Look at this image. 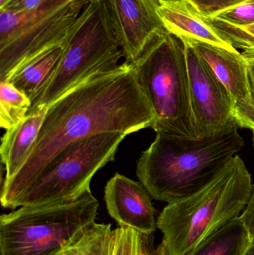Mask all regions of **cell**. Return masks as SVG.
Listing matches in <instances>:
<instances>
[{
    "mask_svg": "<svg viewBox=\"0 0 254 255\" xmlns=\"http://www.w3.org/2000/svg\"><path fill=\"white\" fill-rule=\"evenodd\" d=\"M154 115L130 63L94 75L52 103L23 167L3 182V208L13 204L49 162L72 142L94 134L128 135L152 127Z\"/></svg>",
    "mask_w": 254,
    "mask_h": 255,
    "instance_id": "cell-1",
    "label": "cell"
},
{
    "mask_svg": "<svg viewBox=\"0 0 254 255\" xmlns=\"http://www.w3.org/2000/svg\"><path fill=\"white\" fill-rule=\"evenodd\" d=\"M244 144L238 128L195 138L157 133L137 175L153 199L173 203L205 187Z\"/></svg>",
    "mask_w": 254,
    "mask_h": 255,
    "instance_id": "cell-2",
    "label": "cell"
},
{
    "mask_svg": "<svg viewBox=\"0 0 254 255\" xmlns=\"http://www.w3.org/2000/svg\"><path fill=\"white\" fill-rule=\"evenodd\" d=\"M253 187L244 161L236 155L205 187L185 199L168 204L158 220L167 255L188 254L240 217Z\"/></svg>",
    "mask_w": 254,
    "mask_h": 255,
    "instance_id": "cell-3",
    "label": "cell"
},
{
    "mask_svg": "<svg viewBox=\"0 0 254 255\" xmlns=\"http://www.w3.org/2000/svg\"><path fill=\"white\" fill-rule=\"evenodd\" d=\"M130 64L153 112L151 128L156 133L198 137L183 42L163 30Z\"/></svg>",
    "mask_w": 254,
    "mask_h": 255,
    "instance_id": "cell-4",
    "label": "cell"
},
{
    "mask_svg": "<svg viewBox=\"0 0 254 255\" xmlns=\"http://www.w3.org/2000/svg\"><path fill=\"white\" fill-rule=\"evenodd\" d=\"M91 190L71 202L21 207L0 218L1 255H59L95 223Z\"/></svg>",
    "mask_w": 254,
    "mask_h": 255,
    "instance_id": "cell-5",
    "label": "cell"
},
{
    "mask_svg": "<svg viewBox=\"0 0 254 255\" xmlns=\"http://www.w3.org/2000/svg\"><path fill=\"white\" fill-rule=\"evenodd\" d=\"M123 52L104 0H88L78 18L49 86L28 115L47 109L61 96L94 75L116 68Z\"/></svg>",
    "mask_w": 254,
    "mask_h": 255,
    "instance_id": "cell-6",
    "label": "cell"
},
{
    "mask_svg": "<svg viewBox=\"0 0 254 255\" xmlns=\"http://www.w3.org/2000/svg\"><path fill=\"white\" fill-rule=\"evenodd\" d=\"M127 135L102 133L69 144L14 202L12 209L71 202L90 190L92 177L109 162Z\"/></svg>",
    "mask_w": 254,
    "mask_h": 255,
    "instance_id": "cell-7",
    "label": "cell"
},
{
    "mask_svg": "<svg viewBox=\"0 0 254 255\" xmlns=\"http://www.w3.org/2000/svg\"><path fill=\"white\" fill-rule=\"evenodd\" d=\"M87 1L49 0L23 13L0 10V82L45 52L65 46Z\"/></svg>",
    "mask_w": 254,
    "mask_h": 255,
    "instance_id": "cell-8",
    "label": "cell"
},
{
    "mask_svg": "<svg viewBox=\"0 0 254 255\" xmlns=\"http://www.w3.org/2000/svg\"><path fill=\"white\" fill-rule=\"evenodd\" d=\"M183 43L191 106L199 136L239 128L234 116V97L193 46L187 42Z\"/></svg>",
    "mask_w": 254,
    "mask_h": 255,
    "instance_id": "cell-9",
    "label": "cell"
},
{
    "mask_svg": "<svg viewBox=\"0 0 254 255\" xmlns=\"http://www.w3.org/2000/svg\"><path fill=\"white\" fill-rule=\"evenodd\" d=\"M104 2L126 62L134 61L149 40L165 29L158 13L159 0H104Z\"/></svg>",
    "mask_w": 254,
    "mask_h": 255,
    "instance_id": "cell-10",
    "label": "cell"
},
{
    "mask_svg": "<svg viewBox=\"0 0 254 255\" xmlns=\"http://www.w3.org/2000/svg\"><path fill=\"white\" fill-rule=\"evenodd\" d=\"M152 196L141 182L116 173L106 184L104 201L109 214L120 227L149 236L158 227Z\"/></svg>",
    "mask_w": 254,
    "mask_h": 255,
    "instance_id": "cell-11",
    "label": "cell"
},
{
    "mask_svg": "<svg viewBox=\"0 0 254 255\" xmlns=\"http://www.w3.org/2000/svg\"><path fill=\"white\" fill-rule=\"evenodd\" d=\"M158 13L165 29L183 42L205 43L230 50L237 49L213 20L189 0L160 1Z\"/></svg>",
    "mask_w": 254,
    "mask_h": 255,
    "instance_id": "cell-12",
    "label": "cell"
},
{
    "mask_svg": "<svg viewBox=\"0 0 254 255\" xmlns=\"http://www.w3.org/2000/svg\"><path fill=\"white\" fill-rule=\"evenodd\" d=\"M189 43L207 61L218 79L228 88L235 103H252L249 63L243 54L237 49L230 50L209 43Z\"/></svg>",
    "mask_w": 254,
    "mask_h": 255,
    "instance_id": "cell-13",
    "label": "cell"
},
{
    "mask_svg": "<svg viewBox=\"0 0 254 255\" xmlns=\"http://www.w3.org/2000/svg\"><path fill=\"white\" fill-rule=\"evenodd\" d=\"M46 109L27 115L19 124L7 129L3 135L0 146L1 162L6 172L3 182L13 178L28 160L43 124Z\"/></svg>",
    "mask_w": 254,
    "mask_h": 255,
    "instance_id": "cell-14",
    "label": "cell"
},
{
    "mask_svg": "<svg viewBox=\"0 0 254 255\" xmlns=\"http://www.w3.org/2000/svg\"><path fill=\"white\" fill-rule=\"evenodd\" d=\"M64 49V46H58L24 64L7 82L25 94L32 104L52 82Z\"/></svg>",
    "mask_w": 254,
    "mask_h": 255,
    "instance_id": "cell-15",
    "label": "cell"
},
{
    "mask_svg": "<svg viewBox=\"0 0 254 255\" xmlns=\"http://www.w3.org/2000/svg\"><path fill=\"white\" fill-rule=\"evenodd\" d=\"M252 241L238 217L186 255H245Z\"/></svg>",
    "mask_w": 254,
    "mask_h": 255,
    "instance_id": "cell-16",
    "label": "cell"
},
{
    "mask_svg": "<svg viewBox=\"0 0 254 255\" xmlns=\"http://www.w3.org/2000/svg\"><path fill=\"white\" fill-rule=\"evenodd\" d=\"M113 249L111 225L95 223L59 255H113Z\"/></svg>",
    "mask_w": 254,
    "mask_h": 255,
    "instance_id": "cell-17",
    "label": "cell"
},
{
    "mask_svg": "<svg viewBox=\"0 0 254 255\" xmlns=\"http://www.w3.org/2000/svg\"><path fill=\"white\" fill-rule=\"evenodd\" d=\"M31 102L10 82H0V126L7 129L14 127L28 115Z\"/></svg>",
    "mask_w": 254,
    "mask_h": 255,
    "instance_id": "cell-18",
    "label": "cell"
},
{
    "mask_svg": "<svg viewBox=\"0 0 254 255\" xmlns=\"http://www.w3.org/2000/svg\"><path fill=\"white\" fill-rule=\"evenodd\" d=\"M209 17L216 25L223 26L250 25L254 22V0H244Z\"/></svg>",
    "mask_w": 254,
    "mask_h": 255,
    "instance_id": "cell-19",
    "label": "cell"
},
{
    "mask_svg": "<svg viewBox=\"0 0 254 255\" xmlns=\"http://www.w3.org/2000/svg\"><path fill=\"white\" fill-rule=\"evenodd\" d=\"M143 236L130 228L119 227L114 230V249L113 255H149Z\"/></svg>",
    "mask_w": 254,
    "mask_h": 255,
    "instance_id": "cell-20",
    "label": "cell"
},
{
    "mask_svg": "<svg viewBox=\"0 0 254 255\" xmlns=\"http://www.w3.org/2000/svg\"><path fill=\"white\" fill-rule=\"evenodd\" d=\"M216 25L226 36L236 49L240 48L245 49L254 46V22L250 25L240 27Z\"/></svg>",
    "mask_w": 254,
    "mask_h": 255,
    "instance_id": "cell-21",
    "label": "cell"
},
{
    "mask_svg": "<svg viewBox=\"0 0 254 255\" xmlns=\"http://www.w3.org/2000/svg\"><path fill=\"white\" fill-rule=\"evenodd\" d=\"M203 14L213 16L244 0H189Z\"/></svg>",
    "mask_w": 254,
    "mask_h": 255,
    "instance_id": "cell-22",
    "label": "cell"
},
{
    "mask_svg": "<svg viewBox=\"0 0 254 255\" xmlns=\"http://www.w3.org/2000/svg\"><path fill=\"white\" fill-rule=\"evenodd\" d=\"M234 116L237 127L254 129V97L251 103H235Z\"/></svg>",
    "mask_w": 254,
    "mask_h": 255,
    "instance_id": "cell-23",
    "label": "cell"
},
{
    "mask_svg": "<svg viewBox=\"0 0 254 255\" xmlns=\"http://www.w3.org/2000/svg\"><path fill=\"white\" fill-rule=\"evenodd\" d=\"M49 0H11L0 10H7L15 13L32 11L46 4Z\"/></svg>",
    "mask_w": 254,
    "mask_h": 255,
    "instance_id": "cell-24",
    "label": "cell"
},
{
    "mask_svg": "<svg viewBox=\"0 0 254 255\" xmlns=\"http://www.w3.org/2000/svg\"><path fill=\"white\" fill-rule=\"evenodd\" d=\"M240 217L245 227L249 232L251 238L253 239L254 238V186L250 199Z\"/></svg>",
    "mask_w": 254,
    "mask_h": 255,
    "instance_id": "cell-25",
    "label": "cell"
},
{
    "mask_svg": "<svg viewBox=\"0 0 254 255\" xmlns=\"http://www.w3.org/2000/svg\"><path fill=\"white\" fill-rule=\"evenodd\" d=\"M249 76L252 89V97H254V62H249Z\"/></svg>",
    "mask_w": 254,
    "mask_h": 255,
    "instance_id": "cell-26",
    "label": "cell"
},
{
    "mask_svg": "<svg viewBox=\"0 0 254 255\" xmlns=\"http://www.w3.org/2000/svg\"><path fill=\"white\" fill-rule=\"evenodd\" d=\"M242 54H243L245 58L247 60V61L254 62V46L243 49V52H242Z\"/></svg>",
    "mask_w": 254,
    "mask_h": 255,
    "instance_id": "cell-27",
    "label": "cell"
},
{
    "mask_svg": "<svg viewBox=\"0 0 254 255\" xmlns=\"http://www.w3.org/2000/svg\"><path fill=\"white\" fill-rule=\"evenodd\" d=\"M149 255H167V249H166L164 243H161L156 250H153Z\"/></svg>",
    "mask_w": 254,
    "mask_h": 255,
    "instance_id": "cell-28",
    "label": "cell"
},
{
    "mask_svg": "<svg viewBox=\"0 0 254 255\" xmlns=\"http://www.w3.org/2000/svg\"><path fill=\"white\" fill-rule=\"evenodd\" d=\"M245 255H254V238L252 239V243Z\"/></svg>",
    "mask_w": 254,
    "mask_h": 255,
    "instance_id": "cell-29",
    "label": "cell"
},
{
    "mask_svg": "<svg viewBox=\"0 0 254 255\" xmlns=\"http://www.w3.org/2000/svg\"><path fill=\"white\" fill-rule=\"evenodd\" d=\"M11 0H0V9L4 7L7 3L10 2Z\"/></svg>",
    "mask_w": 254,
    "mask_h": 255,
    "instance_id": "cell-30",
    "label": "cell"
},
{
    "mask_svg": "<svg viewBox=\"0 0 254 255\" xmlns=\"http://www.w3.org/2000/svg\"><path fill=\"white\" fill-rule=\"evenodd\" d=\"M159 1H174V0H159Z\"/></svg>",
    "mask_w": 254,
    "mask_h": 255,
    "instance_id": "cell-31",
    "label": "cell"
},
{
    "mask_svg": "<svg viewBox=\"0 0 254 255\" xmlns=\"http://www.w3.org/2000/svg\"><path fill=\"white\" fill-rule=\"evenodd\" d=\"M253 131H254V129L253 130Z\"/></svg>",
    "mask_w": 254,
    "mask_h": 255,
    "instance_id": "cell-32",
    "label": "cell"
}]
</instances>
